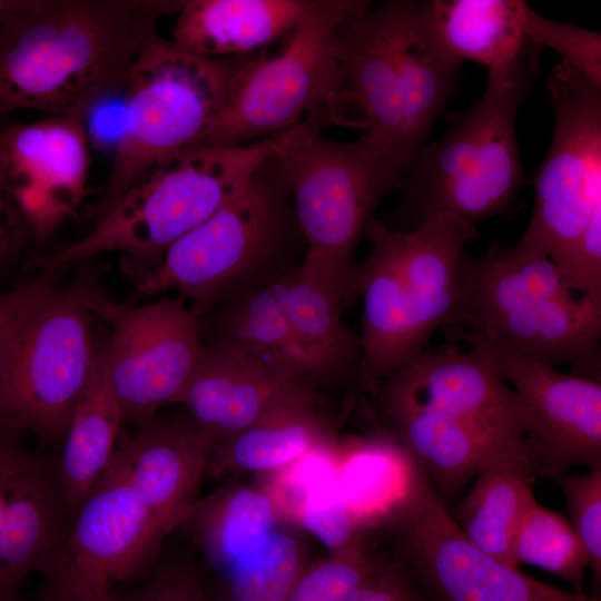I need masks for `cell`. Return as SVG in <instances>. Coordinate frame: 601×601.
<instances>
[{"instance_id":"cell-40","label":"cell","mask_w":601,"mask_h":601,"mask_svg":"<svg viewBox=\"0 0 601 601\" xmlns=\"http://www.w3.org/2000/svg\"><path fill=\"white\" fill-rule=\"evenodd\" d=\"M555 481L564 495L571 524L581 540L595 581L601 580V469L564 472Z\"/></svg>"},{"instance_id":"cell-25","label":"cell","mask_w":601,"mask_h":601,"mask_svg":"<svg viewBox=\"0 0 601 601\" xmlns=\"http://www.w3.org/2000/svg\"><path fill=\"white\" fill-rule=\"evenodd\" d=\"M381 406L396 443L426 472L447 508L491 449L521 444L493 440L460 421L405 404L381 401Z\"/></svg>"},{"instance_id":"cell-47","label":"cell","mask_w":601,"mask_h":601,"mask_svg":"<svg viewBox=\"0 0 601 601\" xmlns=\"http://www.w3.org/2000/svg\"><path fill=\"white\" fill-rule=\"evenodd\" d=\"M31 0H0V30L22 12Z\"/></svg>"},{"instance_id":"cell-37","label":"cell","mask_w":601,"mask_h":601,"mask_svg":"<svg viewBox=\"0 0 601 601\" xmlns=\"http://www.w3.org/2000/svg\"><path fill=\"white\" fill-rule=\"evenodd\" d=\"M365 546L311 563L285 601H344L380 564Z\"/></svg>"},{"instance_id":"cell-7","label":"cell","mask_w":601,"mask_h":601,"mask_svg":"<svg viewBox=\"0 0 601 601\" xmlns=\"http://www.w3.org/2000/svg\"><path fill=\"white\" fill-rule=\"evenodd\" d=\"M359 2L316 0L302 23L249 56L225 102L193 146L249 145L313 120L343 87L336 36Z\"/></svg>"},{"instance_id":"cell-36","label":"cell","mask_w":601,"mask_h":601,"mask_svg":"<svg viewBox=\"0 0 601 601\" xmlns=\"http://www.w3.org/2000/svg\"><path fill=\"white\" fill-rule=\"evenodd\" d=\"M337 444L334 440L275 472L260 475L264 479L260 487L282 521L292 522L307 497L336 485Z\"/></svg>"},{"instance_id":"cell-9","label":"cell","mask_w":601,"mask_h":601,"mask_svg":"<svg viewBox=\"0 0 601 601\" xmlns=\"http://www.w3.org/2000/svg\"><path fill=\"white\" fill-rule=\"evenodd\" d=\"M545 85L554 125L534 179L530 221L515 245H493L486 256L548 257L562 270L601 206V87L562 60L551 68Z\"/></svg>"},{"instance_id":"cell-44","label":"cell","mask_w":601,"mask_h":601,"mask_svg":"<svg viewBox=\"0 0 601 601\" xmlns=\"http://www.w3.org/2000/svg\"><path fill=\"white\" fill-rule=\"evenodd\" d=\"M562 272L573 290L601 302V206L574 243Z\"/></svg>"},{"instance_id":"cell-45","label":"cell","mask_w":601,"mask_h":601,"mask_svg":"<svg viewBox=\"0 0 601 601\" xmlns=\"http://www.w3.org/2000/svg\"><path fill=\"white\" fill-rule=\"evenodd\" d=\"M53 275H39L31 282L0 293V357L23 314L35 298L53 280Z\"/></svg>"},{"instance_id":"cell-26","label":"cell","mask_w":601,"mask_h":601,"mask_svg":"<svg viewBox=\"0 0 601 601\" xmlns=\"http://www.w3.org/2000/svg\"><path fill=\"white\" fill-rule=\"evenodd\" d=\"M122 424L105 345H97L92 373L72 412L57 471L70 516L109 466Z\"/></svg>"},{"instance_id":"cell-32","label":"cell","mask_w":601,"mask_h":601,"mask_svg":"<svg viewBox=\"0 0 601 601\" xmlns=\"http://www.w3.org/2000/svg\"><path fill=\"white\" fill-rule=\"evenodd\" d=\"M406 452L384 439L337 444V491L356 521L377 525L402 496Z\"/></svg>"},{"instance_id":"cell-8","label":"cell","mask_w":601,"mask_h":601,"mask_svg":"<svg viewBox=\"0 0 601 601\" xmlns=\"http://www.w3.org/2000/svg\"><path fill=\"white\" fill-rule=\"evenodd\" d=\"M305 243L298 269L352 299L353 254L384 196L355 142L300 124L273 137Z\"/></svg>"},{"instance_id":"cell-30","label":"cell","mask_w":601,"mask_h":601,"mask_svg":"<svg viewBox=\"0 0 601 601\" xmlns=\"http://www.w3.org/2000/svg\"><path fill=\"white\" fill-rule=\"evenodd\" d=\"M334 440L331 425L315 407L282 408L219 442L207 475H265Z\"/></svg>"},{"instance_id":"cell-33","label":"cell","mask_w":601,"mask_h":601,"mask_svg":"<svg viewBox=\"0 0 601 601\" xmlns=\"http://www.w3.org/2000/svg\"><path fill=\"white\" fill-rule=\"evenodd\" d=\"M224 339L287 378L318 382L269 286L245 294L224 319Z\"/></svg>"},{"instance_id":"cell-2","label":"cell","mask_w":601,"mask_h":601,"mask_svg":"<svg viewBox=\"0 0 601 601\" xmlns=\"http://www.w3.org/2000/svg\"><path fill=\"white\" fill-rule=\"evenodd\" d=\"M183 0H31L0 30V119L86 120L124 93L147 32Z\"/></svg>"},{"instance_id":"cell-11","label":"cell","mask_w":601,"mask_h":601,"mask_svg":"<svg viewBox=\"0 0 601 601\" xmlns=\"http://www.w3.org/2000/svg\"><path fill=\"white\" fill-rule=\"evenodd\" d=\"M402 496L376 526L440 601H600L533 579L494 559L460 529L426 472L407 454Z\"/></svg>"},{"instance_id":"cell-4","label":"cell","mask_w":601,"mask_h":601,"mask_svg":"<svg viewBox=\"0 0 601 601\" xmlns=\"http://www.w3.org/2000/svg\"><path fill=\"white\" fill-rule=\"evenodd\" d=\"M273 152V138L181 149L150 168L86 236L37 256L29 270L53 275L109 252L121 253L125 267L151 265L223 207Z\"/></svg>"},{"instance_id":"cell-13","label":"cell","mask_w":601,"mask_h":601,"mask_svg":"<svg viewBox=\"0 0 601 601\" xmlns=\"http://www.w3.org/2000/svg\"><path fill=\"white\" fill-rule=\"evenodd\" d=\"M166 535L125 477L107 467L41 573L43 601H97L154 568Z\"/></svg>"},{"instance_id":"cell-5","label":"cell","mask_w":601,"mask_h":601,"mask_svg":"<svg viewBox=\"0 0 601 601\" xmlns=\"http://www.w3.org/2000/svg\"><path fill=\"white\" fill-rule=\"evenodd\" d=\"M248 57H199L165 39L157 26L147 32L122 93L124 126L90 209L93 223L156 164L199 139Z\"/></svg>"},{"instance_id":"cell-19","label":"cell","mask_w":601,"mask_h":601,"mask_svg":"<svg viewBox=\"0 0 601 601\" xmlns=\"http://www.w3.org/2000/svg\"><path fill=\"white\" fill-rule=\"evenodd\" d=\"M387 235L411 302L417 341L426 349L436 329L461 324L465 246L477 231L457 216L437 214L412 231L388 227Z\"/></svg>"},{"instance_id":"cell-12","label":"cell","mask_w":601,"mask_h":601,"mask_svg":"<svg viewBox=\"0 0 601 601\" xmlns=\"http://www.w3.org/2000/svg\"><path fill=\"white\" fill-rule=\"evenodd\" d=\"M66 290L110 326L107 372L122 423L137 428L160 407L176 404L204 347L187 302L165 295L142 305L119 303L85 275Z\"/></svg>"},{"instance_id":"cell-29","label":"cell","mask_w":601,"mask_h":601,"mask_svg":"<svg viewBox=\"0 0 601 601\" xmlns=\"http://www.w3.org/2000/svg\"><path fill=\"white\" fill-rule=\"evenodd\" d=\"M282 519L260 486L226 483L199 499L179 528H185L207 562L223 572L262 545Z\"/></svg>"},{"instance_id":"cell-22","label":"cell","mask_w":601,"mask_h":601,"mask_svg":"<svg viewBox=\"0 0 601 601\" xmlns=\"http://www.w3.org/2000/svg\"><path fill=\"white\" fill-rule=\"evenodd\" d=\"M70 518L58 473L35 455L14 477L0 519V601H17L26 579L45 571Z\"/></svg>"},{"instance_id":"cell-31","label":"cell","mask_w":601,"mask_h":601,"mask_svg":"<svg viewBox=\"0 0 601 601\" xmlns=\"http://www.w3.org/2000/svg\"><path fill=\"white\" fill-rule=\"evenodd\" d=\"M461 325L480 326L534 302L573 296L562 270L548 257L463 260Z\"/></svg>"},{"instance_id":"cell-1","label":"cell","mask_w":601,"mask_h":601,"mask_svg":"<svg viewBox=\"0 0 601 601\" xmlns=\"http://www.w3.org/2000/svg\"><path fill=\"white\" fill-rule=\"evenodd\" d=\"M336 56L344 82L326 119L364 130L354 142L386 195L428 142L462 62L440 43L427 2L414 0H361L337 32Z\"/></svg>"},{"instance_id":"cell-43","label":"cell","mask_w":601,"mask_h":601,"mask_svg":"<svg viewBox=\"0 0 601 601\" xmlns=\"http://www.w3.org/2000/svg\"><path fill=\"white\" fill-rule=\"evenodd\" d=\"M344 601H440L401 561L380 562Z\"/></svg>"},{"instance_id":"cell-49","label":"cell","mask_w":601,"mask_h":601,"mask_svg":"<svg viewBox=\"0 0 601 601\" xmlns=\"http://www.w3.org/2000/svg\"><path fill=\"white\" fill-rule=\"evenodd\" d=\"M97 601H122V599L120 598L118 593L114 591L111 593L105 594Z\"/></svg>"},{"instance_id":"cell-46","label":"cell","mask_w":601,"mask_h":601,"mask_svg":"<svg viewBox=\"0 0 601 601\" xmlns=\"http://www.w3.org/2000/svg\"><path fill=\"white\" fill-rule=\"evenodd\" d=\"M35 455L27 451L20 435L7 434L0 439V484L31 464Z\"/></svg>"},{"instance_id":"cell-39","label":"cell","mask_w":601,"mask_h":601,"mask_svg":"<svg viewBox=\"0 0 601 601\" xmlns=\"http://www.w3.org/2000/svg\"><path fill=\"white\" fill-rule=\"evenodd\" d=\"M528 40L549 47L594 85L601 87V33L574 24L549 19L530 6L525 12Z\"/></svg>"},{"instance_id":"cell-38","label":"cell","mask_w":601,"mask_h":601,"mask_svg":"<svg viewBox=\"0 0 601 601\" xmlns=\"http://www.w3.org/2000/svg\"><path fill=\"white\" fill-rule=\"evenodd\" d=\"M292 523L312 533L329 555H345L365 546L366 529L349 512L337 485L307 497Z\"/></svg>"},{"instance_id":"cell-42","label":"cell","mask_w":601,"mask_h":601,"mask_svg":"<svg viewBox=\"0 0 601 601\" xmlns=\"http://www.w3.org/2000/svg\"><path fill=\"white\" fill-rule=\"evenodd\" d=\"M118 594L122 601H209L197 571L183 560L161 563L138 585Z\"/></svg>"},{"instance_id":"cell-14","label":"cell","mask_w":601,"mask_h":601,"mask_svg":"<svg viewBox=\"0 0 601 601\" xmlns=\"http://www.w3.org/2000/svg\"><path fill=\"white\" fill-rule=\"evenodd\" d=\"M464 341L509 384L525 411L532 475L555 480L574 465L601 469V384L528 358L472 327L443 329Z\"/></svg>"},{"instance_id":"cell-24","label":"cell","mask_w":601,"mask_h":601,"mask_svg":"<svg viewBox=\"0 0 601 601\" xmlns=\"http://www.w3.org/2000/svg\"><path fill=\"white\" fill-rule=\"evenodd\" d=\"M474 482L451 514L479 549L515 566L512 542L519 520L534 496L525 443L501 444L481 461ZM518 568V566H516Z\"/></svg>"},{"instance_id":"cell-27","label":"cell","mask_w":601,"mask_h":601,"mask_svg":"<svg viewBox=\"0 0 601 601\" xmlns=\"http://www.w3.org/2000/svg\"><path fill=\"white\" fill-rule=\"evenodd\" d=\"M317 380L361 374V339L343 322L344 302L298 267L268 285Z\"/></svg>"},{"instance_id":"cell-21","label":"cell","mask_w":601,"mask_h":601,"mask_svg":"<svg viewBox=\"0 0 601 601\" xmlns=\"http://www.w3.org/2000/svg\"><path fill=\"white\" fill-rule=\"evenodd\" d=\"M467 327L535 362L569 366L571 374L600 382L601 302L593 298L539 300Z\"/></svg>"},{"instance_id":"cell-50","label":"cell","mask_w":601,"mask_h":601,"mask_svg":"<svg viewBox=\"0 0 601 601\" xmlns=\"http://www.w3.org/2000/svg\"><path fill=\"white\" fill-rule=\"evenodd\" d=\"M7 434H11V433H7V432L0 431V439H1L2 436L7 435Z\"/></svg>"},{"instance_id":"cell-34","label":"cell","mask_w":601,"mask_h":601,"mask_svg":"<svg viewBox=\"0 0 601 601\" xmlns=\"http://www.w3.org/2000/svg\"><path fill=\"white\" fill-rule=\"evenodd\" d=\"M308 564L299 538L279 525L223 571L224 601H285Z\"/></svg>"},{"instance_id":"cell-17","label":"cell","mask_w":601,"mask_h":601,"mask_svg":"<svg viewBox=\"0 0 601 601\" xmlns=\"http://www.w3.org/2000/svg\"><path fill=\"white\" fill-rule=\"evenodd\" d=\"M312 386L292 381L239 347L219 339L204 345L176 404L214 447L266 415L288 407H317Z\"/></svg>"},{"instance_id":"cell-15","label":"cell","mask_w":601,"mask_h":601,"mask_svg":"<svg viewBox=\"0 0 601 601\" xmlns=\"http://www.w3.org/2000/svg\"><path fill=\"white\" fill-rule=\"evenodd\" d=\"M0 152L18 208L42 248L73 216L87 190L89 148L85 120L47 116L3 122Z\"/></svg>"},{"instance_id":"cell-3","label":"cell","mask_w":601,"mask_h":601,"mask_svg":"<svg viewBox=\"0 0 601 601\" xmlns=\"http://www.w3.org/2000/svg\"><path fill=\"white\" fill-rule=\"evenodd\" d=\"M540 52L529 40L508 70L489 71L476 104L446 114L445 132L425 145L398 186L392 229L412 231L437 214L474 224L512 208L523 184L516 119Z\"/></svg>"},{"instance_id":"cell-23","label":"cell","mask_w":601,"mask_h":601,"mask_svg":"<svg viewBox=\"0 0 601 601\" xmlns=\"http://www.w3.org/2000/svg\"><path fill=\"white\" fill-rule=\"evenodd\" d=\"M316 0H183L171 41L206 58L253 56L311 13Z\"/></svg>"},{"instance_id":"cell-18","label":"cell","mask_w":601,"mask_h":601,"mask_svg":"<svg viewBox=\"0 0 601 601\" xmlns=\"http://www.w3.org/2000/svg\"><path fill=\"white\" fill-rule=\"evenodd\" d=\"M213 450V442L187 415H155L117 445L108 467L132 486L167 535L199 501Z\"/></svg>"},{"instance_id":"cell-35","label":"cell","mask_w":601,"mask_h":601,"mask_svg":"<svg viewBox=\"0 0 601 601\" xmlns=\"http://www.w3.org/2000/svg\"><path fill=\"white\" fill-rule=\"evenodd\" d=\"M512 558L515 566L531 564L565 580L574 592H582L583 574L589 566L585 549L572 524L533 496L516 525Z\"/></svg>"},{"instance_id":"cell-41","label":"cell","mask_w":601,"mask_h":601,"mask_svg":"<svg viewBox=\"0 0 601 601\" xmlns=\"http://www.w3.org/2000/svg\"><path fill=\"white\" fill-rule=\"evenodd\" d=\"M7 119H0V129ZM36 239L14 200L0 152V293L39 256Z\"/></svg>"},{"instance_id":"cell-6","label":"cell","mask_w":601,"mask_h":601,"mask_svg":"<svg viewBox=\"0 0 601 601\" xmlns=\"http://www.w3.org/2000/svg\"><path fill=\"white\" fill-rule=\"evenodd\" d=\"M302 237L292 194L274 152L208 219L151 265L122 267L136 294L175 293L197 315Z\"/></svg>"},{"instance_id":"cell-20","label":"cell","mask_w":601,"mask_h":601,"mask_svg":"<svg viewBox=\"0 0 601 601\" xmlns=\"http://www.w3.org/2000/svg\"><path fill=\"white\" fill-rule=\"evenodd\" d=\"M387 225L374 217L366 227V259L354 265L352 296L362 298L361 378L377 387L405 362L422 353L412 306L391 246Z\"/></svg>"},{"instance_id":"cell-16","label":"cell","mask_w":601,"mask_h":601,"mask_svg":"<svg viewBox=\"0 0 601 601\" xmlns=\"http://www.w3.org/2000/svg\"><path fill=\"white\" fill-rule=\"evenodd\" d=\"M381 401L460 421L496 441L528 444V417L518 396L472 349L423 351L385 380Z\"/></svg>"},{"instance_id":"cell-10","label":"cell","mask_w":601,"mask_h":601,"mask_svg":"<svg viewBox=\"0 0 601 601\" xmlns=\"http://www.w3.org/2000/svg\"><path fill=\"white\" fill-rule=\"evenodd\" d=\"M91 317L53 280L35 298L0 357V431L65 439L95 364Z\"/></svg>"},{"instance_id":"cell-28","label":"cell","mask_w":601,"mask_h":601,"mask_svg":"<svg viewBox=\"0 0 601 601\" xmlns=\"http://www.w3.org/2000/svg\"><path fill=\"white\" fill-rule=\"evenodd\" d=\"M430 20L442 47L457 61L503 72L529 42L521 0H433Z\"/></svg>"},{"instance_id":"cell-48","label":"cell","mask_w":601,"mask_h":601,"mask_svg":"<svg viewBox=\"0 0 601 601\" xmlns=\"http://www.w3.org/2000/svg\"><path fill=\"white\" fill-rule=\"evenodd\" d=\"M23 471V470H22ZM20 473V472H19ZM18 473V474H19ZM16 474L14 476L8 479L7 481L2 482L0 484V519H1V515L3 513V510H4V506L7 504V501L9 499V495H10V491H11V486H12V482L14 480V477L18 475Z\"/></svg>"}]
</instances>
